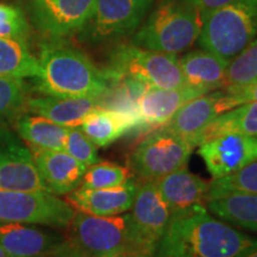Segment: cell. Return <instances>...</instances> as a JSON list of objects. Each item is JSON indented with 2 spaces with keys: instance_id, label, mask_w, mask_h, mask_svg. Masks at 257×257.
I'll return each mask as SVG.
<instances>
[{
  "instance_id": "1",
  "label": "cell",
  "mask_w": 257,
  "mask_h": 257,
  "mask_svg": "<svg viewBox=\"0 0 257 257\" xmlns=\"http://www.w3.org/2000/svg\"><path fill=\"white\" fill-rule=\"evenodd\" d=\"M256 250L257 238L199 205L170 216L154 257H246Z\"/></svg>"
},
{
  "instance_id": "2",
  "label": "cell",
  "mask_w": 257,
  "mask_h": 257,
  "mask_svg": "<svg viewBox=\"0 0 257 257\" xmlns=\"http://www.w3.org/2000/svg\"><path fill=\"white\" fill-rule=\"evenodd\" d=\"M37 91L57 98H100L110 88V80L81 50L48 40L42 43L38 57Z\"/></svg>"
},
{
  "instance_id": "3",
  "label": "cell",
  "mask_w": 257,
  "mask_h": 257,
  "mask_svg": "<svg viewBox=\"0 0 257 257\" xmlns=\"http://www.w3.org/2000/svg\"><path fill=\"white\" fill-rule=\"evenodd\" d=\"M201 28L199 10L182 0H161L134 32L133 44L178 55L198 41Z\"/></svg>"
},
{
  "instance_id": "4",
  "label": "cell",
  "mask_w": 257,
  "mask_h": 257,
  "mask_svg": "<svg viewBox=\"0 0 257 257\" xmlns=\"http://www.w3.org/2000/svg\"><path fill=\"white\" fill-rule=\"evenodd\" d=\"M257 36V0H232L202 14L199 47L232 60Z\"/></svg>"
},
{
  "instance_id": "5",
  "label": "cell",
  "mask_w": 257,
  "mask_h": 257,
  "mask_svg": "<svg viewBox=\"0 0 257 257\" xmlns=\"http://www.w3.org/2000/svg\"><path fill=\"white\" fill-rule=\"evenodd\" d=\"M69 244L92 256L143 257L131 213L100 217L78 212L70 223Z\"/></svg>"
},
{
  "instance_id": "6",
  "label": "cell",
  "mask_w": 257,
  "mask_h": 257,
  "mask_svg": "<svg viewBox=\"0 0 257 257\" xmlns=\"http://www.w3.org/2000/svg\"><path fill=\"white\" fill-rule=\"evenodd\" d=\"M106 76L113 83L133 78L148 88H179L188 86L175 54L148 50L135 44H118L112 50ZM111 86V85H110Z\"/></svg>"
},
{
  "instance_id": "7",
  "label": "cell",
  "mask_w": 257,
  "mask_h": 257,
  "mask_svg": "<svg viewBox=\"0 0 257 257\" xmlns=\"http://www.w3.org/2000/svg\"><path fill=\"white\" fill-rule=\"evenodd\" d=\"M194 146L165 126L147 135L131 153L130 168L142 182H156L187 165Z\"/></svg>"
},
{
  "instance_id": "8",
  "label": "cell",
  "mask_w": 257,
  "mask_h": 257,
  "mask_svg": "<svg viewBox=\"0 0 257 257\" xmlns=\"http://www.w3.org/2000/svg\"><path fill=\"white\" fill-rule=\"evenodd\" d=\"M154 0H95L88 21L78 34L85 43L99 44L133 35Z\"/></svg>"
},
{
  "instance_id": "9",
  "label": "cell",
  "mask_w": 257,
  "mask_h": 257,
  "mask_svg": "<svg viewBox=\"0 0 257 257\" xmlns=\"http://www.w3.org/2000/svg\"><path fill=\"white\" fill-rule=\"evenodd\" d=\"M74 216L75 210L53 193L0 189V223L67 227Z\"/></svg>"
},
{
  "instance_id": "10",
  "label": "cell",
  "mask_w": 257,
  "mask_h": 257,
  "mask_svg": "<svg viewBox=\"0 0 257 257\" xmlns=\"http://www.w3.org/2000/svg\"><path fill=\"white\" fill-rule=\"evenodd\" d=\"M95 0H29V17L48 40L78 35L88 21Z\"/></svg>"
},
{
  "instance_id": "11",
  "label": "cell",
  "mask_w": 257,
  "mask_h": 257,
  "mask_svg": "<svg viewBox=\"0 0 257 257\" xmlns=\"http://www.w3.org/2000/svg\"><path fill=\"white\" fill-rule=\"evenodd\" d=\"M0 189L49 192L31 153L12 131L4 126H0Z\"/></svg>"
},
{
  "instance_id": "12",
  "label": "cell",
  "mask_w": 257,
  "mask_h": 257,
  "mask_svg": "<svg viewBox=\"0 0 257 257\" xmlns=\"http://www.w3.org/2000/svg\"><path fill=\"white\" fill-rule=\"evenodd\" d=\"M131 210L142 255L153 257L170 220L169 208L161 198L155 182L138 185Z\"/></svg>"
},
{
  "instance_id": "13",
  "label": "cell",
  "mask_w": 257,
  "mask_h": 257,
  "mask_svg": "<svg viewBox=\"0 0 257 257\" xmlns=\"http://www.w3.org/2000/svg\"><path fill=\"white\" fill-rule=\"evenodd\" d=\"M199 155L213 179L238 172L257 160V137L225 134L199 144Z\"/></svg>"
},
{
  "instance_id": "14",
  "label": "cell",
  "mask_w": 257,
  "mask_h": 257,
  "mask_svg": "<svg viewBox=\"0 0 257 257\" xmlns=\"http://www.w3.org/2000/svg\"><path fill=\"white\" fill-rule=\"evenodd\" d=\"M237 106L239 105L230 93L210 92L186 102L163 126L187 138L194 146L197 137L212 120Z\"/></svg>"
},
{
  "instance_id": "15",
  "label": "cell",
  "mask_w": 257,
  "mask_h": 257,
  "mask_svg": "<svg viewBox=\"0 0 257 257\" xmlns=\"http://www.w3.org/2000/svg\"><path fill=\"white\" fill-rule=\"evenodd\" d=\"M31 149L36 168L50 193L68 194L79 188L87 167L64 150Z\"/></svg>"
},
{
  "instance_id": "16",
  "label": "cell",
  "mask_w": 257,
  "mask_h": 257,
  "mask_svg": "<svg viewBox=\"0 0 257 257\" xmlns=\"http://www.w3.org/2000/svg\"><path fill=\"white\" fill-rule=\"evenodd\" d=\"M137 188L138 184L133 179H128L123 185L110 188L79 187L69 193L68 201L78 210L93 216H118L131 210Z\"/></svg>"
},
{
  "instance_id": "17",
  "label": "cell",
  "mask_w": 257,
  "mask_h": 257,
  "mask_svg": "<svg viewBox=\"0 0 257 257\" xmlns=\"http://www.w3.org/2000/svg\"><path fill=\"white\" fill-rule=\"evenodd\" d=\"M54 231L25 226L21 223H0V246L12 257H44L64 242Z\"/></svg>"
},
{
  "instance_id": "18",
  "label": "cell",
  "mask_w": 257,
  "mask_h": 257,
  "mask_svg": "<svg viewBox=\"0 0 257 257\" xmlns=\"http://www.w3.org/2000/svg\"><path fill=\"white\" fill-rule=\"evenodd\" d=\"M206 94L191 86L179 88H149L138 99L142 128L161 127L192 99Z\"/></svg>"
},
{
  "instance_id": "19",
  "label": "cell",
  "mask_w": 257,
  "mask_h": 257,
  "mask_svg": "<svg viewBox=\"0 0 257 257\" xmlns=\"http://www.w3.org/2000/svg\"><path fill=\"white\" fill-rule=\"evenodd\" d=\"M161 198L169 208L170 216L206 204L207 181L182 167L155 182Z\"/></svg>"
},
{
  "instance_id": "20",
  "label": "cell",
  "mask_w": 257,
  "mask_h": 257,
  "mask_svg": "<svg viewBox=\"0 0 257 257\" xmlns=\"http://www.w3.org/2000/svg\"><path fill=\"white\" fill-rule=\"evenodd\" d=\"M100 107V98H29L27 110L66 127L80 126L86 115Z\"/></svg>"
},
{
  "instance_id": "21",
  "label": "cell",
  "mask_w": 257,
  "mask_h": 257,
  "mask_svg": "<svg viewBox=\"0 0 257 257\" xmlns=\"http://www.w3.org/2000/svg\"><path fill=\"white\" fill-rule=\"evenodd\" d=\"M179 60L188 86L205 93L223 88L225 73L230 61L204 49L189 51Z\"/></svg>"
},
{
  "instance_id": "22",
  "label": "cell",
  "mask_w": 257,
  "mask_h": 257,
  "mask_svg": "<svg viewBox=\"0 0 257 257\" xmlns=\"http://www.w3.org/2000/svg\"><path fill=\"white\" fill-rule=\"evenodd\" d=\"M225 134H242L257 137V101L246 102L218 115L195 140L194 146Z\"/></svg>"
},
{
  "instance_id": "23",
  "label": "cell",
  "mask_w": 257,
  "mask_h": 257,
  "mask_svg": "<svg viewBox=\"0 0 257 257\" xmlns=\"http://www.w3.org/2000/svg\"><path fill=\"white\" fill-rule=\"evenodd\" d=\"M16 121V130L30 147L47 150H63L64 141L69 127L54 123L42 115H19Z\"/></svg>"
},
{
  "instance_id": "24",
  "label": "cell",
  "mask_w": 257,
  "mask_h": 257,
  "mask_svg": "<svg viewBox=\"0 0 257 257\" xmlns=\"http://www.w3.org/2000/svg\"><path fill=\"white\" fill-rule=\"evenodd\" d=\"M206 206L219 219L257 233V195H225L207 201Z\"/></svg>"
},
{
  "instance_id": "25",
  "label": "cell",
  "mask_w": 257,
  "mask_h": 257,
  "mask_svg": "<svg viewBox=\"0 0 257 257\" xmlns=\"http://www.w3.org/2000/svg\"><path fill=\"white\" fill-rule=\"evenodd\" d=\"M80 128L95 147L105 148L128 133L131 126L117 112L98 107L86 115Z\"/></svg>"
},
{
  "instance_id": "26",
  "label": "cell",
  "mask_w": 257,
  "mask_h": 257,
  "mask_svg": "<svg viewBox=\"0 0 257 257\" xmlns=\"http://www.w3.org/2000/svg\"><path fill=\"white\" fill-rule=\"evenodd\" d=\"M38 60L30 53L28 42L0 37V76L36 78Z\"/></svg>"
},
{
  "instance_id": "27",
  "label": "cell",
  "mask_w": 257,
  "mask_h": 257,
  "mask_svg": "<svg viewBox=\"0 0 257 257\" xmlns=\"http://www.w3.org/2000/svg\"><path fill=\"white\" fill-rule=\"evenodd\" d=\"M257 81V38L250 42L227 64L223 89L234 94Z\"/></svg>"
},
{
  "instance_id": "28",
  "label": "cell",
  "mask_w": 257,
  "mask_h": 257,
  "mask_svg": "<svg viewBox=\"0 0 257 257\" xmlns=\"http://www.w3.org/2000/svg\"><path fill=\"white\" fill-rule=\"evenodd\" d=\"M230 194L257 195V160L233 174L214 179L208 186L206 202Z\"/></svg>"
},
{
  "instance_id": "29",
  "label": "cell",
  "mask_w": 257,
  "mask_h": 257,
  "mask_svg": "<svg viewBox=\"0 0 257 257\" xmlns=\"http://www.w3.org/2000/svg\"><path fill=\"white\" fill-rule=\"evenodd\" d=\"M28 100V86L23 79L0 76V124L14 121L23 114Z\"/></svg>"
},
{
  "instance_id": "30",
  "label": "cell",
  "mask_w": 257,
  "mask_h": 257,
  "mask_svg": "<svg viewBox=\"0 0 257 257\" xmlns=\"http://www.w3.org/2000/svg\"><path fill=\"white\" fill-rule=\"evenodd\" d=\"M130 179L126 167L113 162H98L86 169L81 187L89 189L110 188L125 184Z\"/></svg>"
},
{
  "instance_id": "31",
  "label": "cell",
  "mask_w": 257,
  "mask_h": 257,
  "mask_svg": "<svg viewBox=\"0 0 257 257\" xmlns=\"http://www.w3.org/2000/svg\"><path fill=\"white\" fill-rule=\"evenodd\" d=\"M30 36V24L23 10L0 3V37L25 41Z\"/></svg>"
},
{
  "instance_id": "32",
  "label": "cell",
  "mask_w": 257,
  "mask_h": 257,
  "mask_svg": "<svg viewBox=\"0 0 257 257\" xmlns=\"http://www.w3.org/2000/svg\"><path fill=\"white\" fill-rule=\"evenodd\" d=\"M63 150L86 167L100 162L96 148L80 127H69Z\"/></svg>"
},
{
  "instance_id": "33",
  "label": "cell",
  "mask_w": 257,
  "mask_h": 257,
  "mask_svg": "<svg viewBox=\"0 0 257 257\" xmlns=\"http://www.w3.org/2000/svg\"><path fill=\"white\" fill-rule=\"evenodd\" d=\"M119 255H112V256H92L83 253L79 250H76L74 246L69 244L68 240H64L61 245L57 248L55 251L49 253L48 256L44 257H118Z\"/></svg>"
},
{
  "instance_id": "34",
  "label": "cell",
  "mask_w": 257,
  "mask_h": 257,
  "mask_svg": "<svg viewBox=\"0 0 257 257\" xmlns=\"http://www.w3.org/2000/svg\"><path fill=\"white\" fill-rule=\"evenodd\" d=\"M182 2L187 3V4L204 14V12L213 11V10L220 8V6L229 4L232 0H182Z\"/></svg>"
},
{
  "instance_id": "35",
  "label": "cell",
  "mask_w": 257,
  "mask_h": 257,
  "mask_svg": "<svg viewBox=\"0 0 257 257\" xmlns=\"http://www.w3.org/2000/svg\"><path fill=\"white\" fill-rule=\"evenodd\" d=\"M232 95L234 96V99H236L237 104L238 105L257 101V81L251 83V85H249L248 87L242 89V91L234 93Z\"/></svg>"
},
{
  "instance_id": "36",
  "label": "cell",
  "mask_w": 257,
  "mask_h": 257,
  "mask_svg": "<svg viewBox=\"0 0 257 257\" xmlns=\"http://www.w3.org/2000/svg\"><path fill=\"white\" fill-rule=\"evenodd\" d=\"M0 257H12V256H10L9 253L5 251V250L0 246Z\"/></svg>"
},
{
  "instance_id": "37",
  "label": "cell",
  "mask_w": 257,
  "mask_h": 257,
  "mask_svg": "<svg viewBox=\"0 0 257 257\" xmlns=\"http://www.w3.org/2000/svg\"><path fill=\"white\" fill-rule=\"evenodd\" d=\"M246 257H257V250L256 251H253L252 253H250V255H248Z\"/></svg>"
},
{
  "instance_id": "38",
  "label": "cell",
  "mask_w": 257,
  "mask_h": 257,
  "mask_svg": "<svg viewBox=\"0 0 257 257\" xmlns=\"http://www.w3.org/2000/svg\"><path fill=\"white\" fill-rule=\"evenodd\" d=\"M118 257H135V256H131V255H119Z\"/></svg>"
},
{
  "instance_id": "39",
  "label": "cell",
  "mask_w": 257,
  "mask_h": 257,
  "mask_svg": "<svg viewBox=\"0 0 257 257\" xmlns=\"http://www.w3.org/2000/svg\"><path fill=\"white\" fill-rule=\"evenodd\" d=\"M153 257H154V256H153Z\"/></svg>"
}]
</instances>
